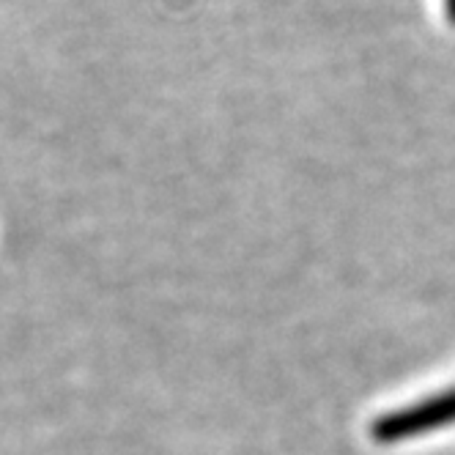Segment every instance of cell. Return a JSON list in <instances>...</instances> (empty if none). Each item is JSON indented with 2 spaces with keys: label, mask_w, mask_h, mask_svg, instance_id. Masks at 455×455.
<instances>
[{
  "label": "cell",
  "mask_w": 455,
  "mask_h": 455,
  "mask_svg": "<svg viewBox=\"0 0 455 455\" xmlns=\"http://www.w3.org/2000/svg\"><path fill=\"white\" fill-rule=\"evenodd\" d=\"M452 426H455V384L439 389L434 395L419 398L409 406L376 417L371 426V436L379 444L393 447L401 442H414L422 436L439 434Z\"/></svg>",
  "instance_id": "obj_1"
},
{
  "label": "cell",
  "mask_w": 455,
  "mask_h": 455,
  "mask_svg": "<svg viewBox=\"0 0 455 455\" xmlns=\"http://www.w3.org/2000/svg\"><path fill=\"white\" fill-rule=\"evenodd\" d=\"M444 9H447V17L455 22V0H444Z\"/></svg>",
  "instance_id": "obj_2"
}]
</instances>
